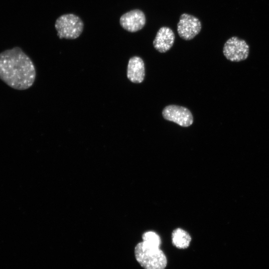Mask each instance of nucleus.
<instances>
[{"instance_id": "nucleus-1", "label": "nucleus", "mask_w": 269, "mask_h": 269, "mask_svg": "<svg viewBox=\"0 0 269 269\" xmlns=\"http://www.w3.org/2000/svg\"><path fill=\"white\" fill-rule=\"evenodd\" d=\"M36 77L33 62L21 48L14 47L0 53V79L10 88L24 90Z\"/></svg>"}, {"instance_id": "nucleus-2", "label": "nucleus", "mask_w": 269, "mask_h": 269, "mask_svg": "<svg viewBox=\"0 0 269 269\" xmlns=\"http://www.w3.org/2000/svg\"><path fill=\"white\" fill-rule=\"evenodd\" d=\"M134 255L137 262L144 269H164L166 267V256L159 247L142 241L136 245Z\"/></svg>"}, {"instance_id": "nucleus-3", "label": "nucleus", "mask_w": 269, "mask_h": 269, "mask_svg": "<svg viewBox=\"0 0 269 269\" xmlns=\"http://www.w3.org/2000/svg\"><path fill=\"white\" fill-rule=\"evenodd\" d=\"M55 27L59 38L74 39L81 34L84 23L78 16L68 13L61 15L56 19Z\"/></svg>"}, {"instance_id": "nucleus-4", "label": "nucleus", "mask_w": 269, "mask_h": 269, "mask_svg": "<svg viewBox=\"0 0 269 269\" xmlns=\"http://www.w3.org/2000/svg\"><path fill=\"white\" fill-rule=\"evenodd\" d=\"M223 53L231 62H239L246 60L250 53V46L243 39L234 36L224 43Z\"/></svg>"}, {"instance_id": "nucleus-5", "label": "nucleus", "mask_w": 269, "mask_h": 269, "mask_svg": "<svg viewBox=\"0 0 269 269\" xmlns=\"http://www.w3.org/2000/svg\"><path fill=\"white\" fill-rule=\"evenodd\" d=\"M201 23L194 16L182 14L177 23V32L179 36L184 40H191L201 31Z\"/></svg>"}, {"instance_id": "nucleus-6", "label": "nucleus", "mask_w": 269, "mask_h": 269, "mask_svg": "<svg viewBox=\"0 0 269 269\" xmlns=\"http://www.w3.org/2000/svg\"><path fill=\"white\" fill-rule=\"evenodd\" d=\"M162 116L165 120L184 127L191 126L193 122L190 111L186 108L177 105L165 107L162 111Z\"/></svg>"}, {"instance_id": "nucleus-7", "label": "nucleus", "mask_w": 269, "mask_h": 269, "mask_svg": "<svg viewBox=\"0 0 269 269\" xmlns=\"http://www.w3.org/2000/svg\"><path fill=\"white\" fill-rule=\"evenodd\" d=\"M146 22L144 13L139 9H133L123 14L120 19L121 26L128 31L136 32L142 29Z\"/></svg>"}, {"instance_id": "nucleus-8", "label": "nucleus", "mask_w": 269, "mask_h": 269, "mask_svg": "<svg viewBox=\"0 0 269 269\" xmlns=\"http://www.w3.org/2000/svg\"><path fill=\"white\" fill-rule=\"evenodd\" d=\"M175 35L169 27L163 26L158 30L153 41L154 47L159 52L164 53L173 45Z\"/></svg>"}, {"instance_id": "nucleus-9", "label": "nucleus", "mask_w": 269, "mask_h": 269, "mask_svg": "<svg viewBox=\"0 0 269 269\" xmlns=\"http://www.w3.org/2000/svg\"><path fill=\"white\" fill-rule=\"evenodd\" d=\"M144 76V64L142 59L138 56L131 57L128 65V78L133 83H140L143 81Z\"/></svg>"}, {"instance_id": "nucleus-10", "label": "nucleus", "mask_w": 269, "mask_h": 269, "mask_svg": "<svg viewBox=\"0 0 269 269\" xmlns=\"http://www.w3.org/2000/svg\"><path fill=\"white\" fill-rule=\"evenodd\" d=\"M171 237L173 245L180 249L188 248L191 240L189 234L180 228L175 229L172 232Z\"/></svg>"}, {"instance_id": "nucleus-11", "label": "nucleus", "mask_w": 269, "mask_h": 269, "mask_svg": "<svg viewBox=\"0 0 269 269\" xmlns=\"http://www.w3.org/2000/svg\"><path fill=\"white\" fill-rule=\"evenodd\" d=\"M143 241L155 247H159L161 244L160 237L155 232L148 231L143 233L142 236Z\"/></svg>"}]
</instances>
